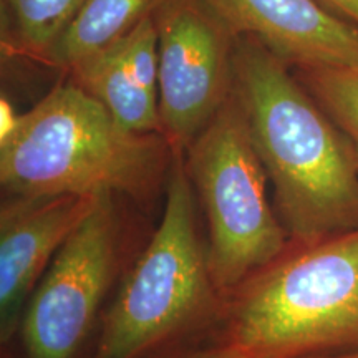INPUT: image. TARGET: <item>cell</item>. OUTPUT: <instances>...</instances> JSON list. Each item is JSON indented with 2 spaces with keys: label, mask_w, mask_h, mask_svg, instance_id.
Returning <instances> with one entry per match:
<instances>
[{
  "label": "cell",
  "mask_w": 358,
  "mask_h": 358,
  "mask_svg": "<svg viewBox=\"0 0 358 358\" xmlns=\"http://www.w3.org/2000/svg\"><path fill=\"white\" fill-rule=\"evenodd\" d=\"M236 37L297 69H357L358 25L319 0H206Z\"/></svg>",
  "instance_id": "9c48e42d"
},
{
  "label": "cell",
  "mask_w": 358,
  "mask_h": 358,
  "mask_svg": "<svg viewBox=\"0 0 358 358\" xmlns=\"http://www.w3.org/2000/svg\"><path fill=\"white\" fill-rule=\"evenodd\" d=\"M208 222V257L224 297L287 249L268 179L234 93L182 155Z\"/></svg>",
  "instance_id": "5b68a950"
},
{
  "label": "cell",
  "mask_w": 358,
  "mask_h": 358,
  "mask_svg": "<svg viewBox=\"0 0 358 358\" xmlns=\"http://www.w3.org/2000/svg\"><path fill=\"white\" fill-rule=\"evenodd\" d=\"M70 75L71 82L100 101L123 128L163 134L158 27L153 15L120 42L75 66Z\"/></svg>",
  "instance_id": "30bf717a"
},
{
  "label": "cell",
  "mask_w": 358,
  "mask_h": 358,
  "mask_svg": "<svg viewBox=\"0 0 358 358\" xmlns=\"http://www.w3.org/2000/svg\"><path fill=\"white\" fill-rule=\"evenodd\" d=\"M164 192L161 221L106 308L92 358H150L222 322L226 297L214 284L182 156H174Z\"/></svg>",
  "instance_id": "277c9868"
},
{
  "label": "cell",
  "mask_w": 358,
  "mask_h": 358,
  "mask_svg": "<svg viewBox=\"0 0 358 358\" xmlns=\"http://www.w3.org/2000/svg\"><path fill=\"white\" fill-rule=\"evenodd\" d=\"M173 159L163 134L123 128L69 82L20 115L0 141V182L12 198L113 194L145 204L166 185Z\"/></svg>",
  "instance_id": "7a4b0ae2"
},
{
  "label": "cell",
  "mask_w": 358,
  "mask_h": 358,
  "mask_svg": "<svg viewBox=\"0 0 358 358\" xmlns=\"http://www.w3.org/2000/svg\"><path fill=\"white\" fill-rule=\"evenodd\" d=\"M312 358H358V350L347 352V353H337V355H324V357H312Z\"/></svg>",
  "instance_id": "e0dca14e"
},
{
  "label": "cell",
  "mask_w": 358,
  "mask_h": 358,
  "mask_svg": "<svg viewBox=\"0 0 358 358\" xmlns=\"http://www.w3.org/2000/svg\"><path fill=\"white\" fill-rule=\"evenodd\" d=\"M222 338L262 358L358 350V229L287 249L226 297Z\"/></svg>",
  "instance_id": "3957f363"
},
{
  "label": "cell",
  "mask_w": 358,
  "mask_h": 358,
  "mask_svg": "<svg viewBox=\"0 0 358 358\" xmlns=\"http://www.w3.org/2000/svg\"><path fill=\"white\" fill-rule=\"evenodd\" d=\"M10 13L17 43L34 55L48 52L77 15L85 0H3Z\"/></svg>",
  "instance_id": "7c38bea8"
},
{
  "label": "cell",
  "mask_w": 358,
  "mask_h": 358,
  "mask_svg": "<svg viewBox=\"0 0 358 358\" xmlns=\"http://www.w3.org/2000/svg\"><path fill=\"white\" fill-rule=\"evenodd\" d=\"M327 8L358 25V0H319Z\"/></svg>",
  "instance_id": "9a60e30c"
},
{
  "label": "cell",
  "mask_w": 358,
  "mask_h": 358,
  "mask_svg": "<svg viewBox=\"0 0 358 358\" xmlns=\"http://www.w3.org/2000/svg\"><path fill=\"white\" fill-rule=\"evenodd\" d=\"M150 358H262L250 348L241 347L232 343L226 338H219L217 342L208 343V345H194V347H173L169 350Z\"/></svg>",
  "instance_id": "5bb4252c"
},
{
  "label": "cell",
  "mask_w": 358,
  "mask_h": 358,
  "mask_svg": "<svg viewBox=\"0 0 358 358\" xmlns=\"http://www.w3.org/2000/svg\"><path fill=\"white\" fill-rule=\"evenodd\" d=\"M158 27L163 136L182 156L231 100L237 37L206 0H161Z\"/></svg>",
  "instance_id": "52a82bcc"
},
{
  "label": "cell",
  "mask_w": 358,
  "mask_h": 358,
  "mask_svg": "<svg viewBox=\"0 0 358 358\" xmlns=\"http://www.w3.org/2000/svg\"><path fill=\"white\" fill-rule=\"evenodd\" d=\"M100 196H48L3 201L0 213V340L19 332L30 295L65 241Z\"/></svg>",
  "instance_id": "ba28073f"
},
{
  "label": "cell",
  "mask_w": 358,
  "mask_h": 358,
  "mask_svg": "<svg viewBox=\"0 0 358 358\" xmlns=\"http://www.w3.org/2000/svg\"><path fill=\"white\" fill-rule=\"evenodd\" d=\"M290 243L358 229V155L289 65L237 37L234 87Z\"/></svg>",
  "instance_id": "6da1fadb"
},
{
  "label": "cell",
  "mask_w": 358,
  "mask_h": 358,
  "mask_svg": "<svg viewBox=\"0 0 358 358\" xmlns=\"http://www.w3.org/2000/svg\"><path fill=\"white\" fill-rule=\"evenodd\" d=\"M161 0H85L77 15L48 52L53 65L71 71L88 58L120 42Z\"/></svg>",
  "instance_id": "8fae6325"
},
{
  "label": "cell",
  "mask_w": 358,
  "mask_h": 358,
  "mask_svg": "<svg viewBox=\"0 0 358 358\" xmlns=\"http://www.w3.org/2000/svg\"><path fill=\"white\" fill-rule=\"evenodd\" d=\"M19 118L20 115L13 113L10 103H8L6 98H2V103H0V141L7 140V138L15 131Z\"/></svg>",
  "instance_id": "2e32d148"
},
{
  "label": "cell",
  "mask_w": 358,
  "mask_h": 358,
  "mask_svg": "<svg viewBox=\"0 0 358 358\" xmlns=\"http://www.w3.org/2000/svg\"><path fill=\"white\" fill-rule=\"evenodd\" d=\"M295 77L342 129L358 155V66L297 69Z\"/></svg>",
  "instance_id": "4fadbf2b"
},
{
  "label": "cell",
  "mask_w": 358,
  "mask_h": 358,
  "mask_svg": "<svg viewBox=\"0 0 358 358\" xmlns=\"http://www.w3.org/2000/svg\"><path fill=\"white\" fill-rule=\"evenodd\" d=\"M116 196L101 194L53 257L22 315L27 358H75L116 279L123 227Z\"/></svg>",
  "instance_id": "8992f818"
}]
</instances>
